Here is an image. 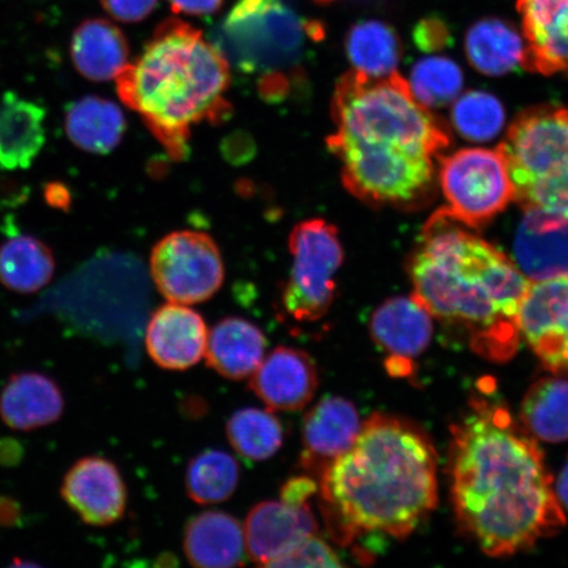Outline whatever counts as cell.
<instances>
[{
	"mask_svg": "<svg viewBox=\"0 0 568 568\" xmlns=\"http://www.w3.org/2000/svg\"><path fill=\"white\" fill-rule=\"evenodd\" d=\"M452 435L454 509L487 556H514L566 527L542 450L506 407L475 399Z\"/></svg>",
	"mask_w": 568,
	"mask_h": 568,
	"instance_id": "6da1fadb",
	"label": "cell"
},
{
	"mask_svg": "<svg viewBox=\"0 0 568 568\" xmlns=\"http://www.w3.org/2000/svg\"><path fill=\"white\" fill-rule=\"evenodd\" d=\"M335 132L326 139L341 162L344 186L368 204L417 201L435 181V159L449 134L395 71L339 78L332 99Z\"/></svg>",
	"mask_w": 568,
	"mask_h": 568,
	"instance_id": "7a4b0ae2",
	"label": "cell"
},
{
	"mask_svg": "<svg viewBox=\"0 0 568 568\" xmlns=\"http://www.w3.org/2000/svg\"><path fill=\"white\" fill-rule=\"evenodd\" d=\"M326 521L339 542L364 532L406 538L437 506V456L423 432L375 414L318 480Z\"/></svg>",
	"mask_w": 568,
	"mask_h": 568,
	"instance_id": "3957f363",
	"label": "cell"
},
{
	"mask_svg": "<svg viewBox=\"0 0 568 568\" xmlns=\"http://www.w3.org/2000/svg\"><path fill=\"white\" fill-rule=\"evenodd\" d=\"M468 230L446 209L429 219L412 255V296L433 317L464 326L481 357L504 362L520 343L518 310L530 281Z\"/></svg>",
	"mask_w": 568,
	"mask_h": 568,
	"instance_id": "277c9868",
	"label": "cell"
},
{
	"mask_svg": "<svg viewBox=\"0 0 568 568\" xmlns=\"http://www.w3.org/2000/svg\"><path fill=\"white\" fill-rule=\"evenodd\" d=\"M230 63L203 33L181 20H166L144 51L116 77V91L170 158L189 155L191 131L197 124L229 119L225 94Z\"/></svg>",
	"mask_w": 568,
	"mask_h": 568,
	"instance_id": "5b68a950",
	"label": "cell"
},
{
	"mask_svg": "<svg viewBox=\"0 0 568 568\" xmlns=\"http://www.w3.org/2000/svg\"><path fill=\"white\" fill-rule=\"evenodd\" d=\"M323 30L290 0H239L219 26L213 45L240 73L257 77L265 101L280 102L302 75L305 48Z\"/></svg>",
	"mask_w": 568,
	"mask_h": 568,
	"instance_id": "8992f818",
	"label": "cell"
},
{
	"mask_svg": "<svg viewBox=\"0 0 568 568\" xmlns=\"http://www.w3.org/2000/svg\"><path fill=\"white\" fill-rule=\"evenodd\" d=\"M524 209L568 216V110L525 111L499 146Z\"/></svg>",
	"mask_w": 568,
	"mask_h": 568,
	"instance_id": "52a82bcc",
	"label": "cell"
},
{
	"mask_svg": "<svg viewBox=\"0 0 568 568\" xmlns=\"http://www.w3.org/2000/svg\"><path fill=\"white\" fill-rule=\"evenodd\" d=\"M293 267L282 291L284 312L296 322L314 323L331 308L336 275L344 261L335 225L312 219L295 226L290 236Z\"/></svg>",
	"mask_w": 568,
	"mask_h": 568,
	"instance_id": "ba28073f",
	"label": "cell"
},
{
	"mask_svg": "<svg viewBox=\"0 0 568 568\" xmlns=\"http://www.w3.org/2000/svg\"><path fill=\"white\" fill-rule=\"evenodd\" d=\"M446 211L470 229L491 222L516 201L508 163L500 149L470 148L439 162Z\"/></svg>",
	"mask_w": 568,
	"mask_h": 568,
	"instance_id": "9c48e42d",
	"label": "cell"
},
{
	"mask_svg": "<svg viewBox=\"0 0 568 568\" xmlns=\"http://www.w3.org/2000/svg\"><path fill=\"white\" fill-rule=\"evenodd\" d=\"M151 274L168 302L190 305L217 293L225 268L222 253L209 234L182 231L168 234L153 247Z\"/></svg>",
	"mask_w": 568,
	"mask_h": 568,
	"instance_id": "30bf717a",
	"label": "cell"
},
{
	"mask_svg": "<svg viewBox=\"0 0 568 568\" xmlns=\"http://www.w3.org/2000/svg\"><path fill=\"white\" fill-rule=\"evenodd\" d=\"M60 494L91 527H109L125 515L128 493L118 466L103 457H84L69 468Z\"/></svg>",
	"mask_w": 568,
	"mask_h": 568,
	"instance_id": "8fae6325",
	"label": "cell"
},
{
	"mask_svg": "<svg viewBox=\"0 0 568 568\" xmlns=\"http://www.w3.org/2000/svg\"><path fill=\"white\" fill-rule=\"evenodd\" d=\"M362 428L357 408L339 396H326L304 416L301 467L315 479L351 449Z\"/></svg>",
	"mask_w": 568,
	"mask_h": 568,
	"instance_id": "7c38bea8",
	"label": "cell"
},
{
	"mask_svg": "<svg viewBox=\"0 0 568 568\" xmlns=\"http://www.w3.org/2000/svg\"><path fill=\"white\" fill-rule=\"evenodd\" d=\"M432 315L414 296L390 297L375 310L371 333L375 344L389 355L388 372L396 376L410 374V359L426 349L432 341Z\"/></svg>",
	"mask_w": 568,
	"mask_h": 568,
	"instance_id": "4fadbf2b",
	"label": "cell"
},
{
	"mask_svg": "<svg viewBox=\"0 0 568 568\" xmlns=\"http://www.w3.org/2000/svg\"><path fill=\"white\" fill-rule=\"evenodd\" d=\"M518 329L542 365L556 373L568 329V276L530 282L518 310Z\"/></svg>",
	"mask_w": 568,
	"mask_h": 568,
	"instance_id": "5bb4252c",
	"label": "cell"
},
{
	"mask_svg": "<svg viewBox=\"0 0 568 568\" xmlns=\"http://www.w3.org/2000/svg\"><path fill=\"white\" fill-rule=\"evenodd\" d=\"M524 210L514 244L516 266L530 282L568 276V216Z\"/></svg>",
	"mask_w": 568,
	"mask_h": 568,
	"instance_id": "9a60e30c",
	"label": "cell"
},
{
	"mask_svg": "<svg viewBox=\"0 0 568 568\" xmlns=\"http://www.w3.org/2000/svg\"><path fill=\"white\" fill-rule=\"evenodd\" d=\"M209 331L199 312L168 303L154 312L146 329V351L155 365L182 372L204 357Z\"/></svg>",
	"mask_w": 568,
	"mask_h": 568,
	"instance_id": "2e32d148",
	"label": "cell"
},
{
	"mask_svg": "<svg viewBox=\"0 0 568 568\" xmlns=\"http://www.w3.org/2000/svg\"><path fill=\"white\" fill-rule=\"evenodd\" d=\"M248 387L272 410L297 412L308 406L318 387V374L308 353L280 346L262 359Z\"/></svg>",
	"mask_w": 568,
	"mask_h": 568,
	"instance_id": "e0dca14e",
	"label": "cell"
},
{
	"mask_svg": "<svg viewBox=\"0 0 568 568\" xmlns=\"http://www.w3.org/2000/svg\"><path fill=\"white\" fill-rule=\"evenodd\" d=\"M525 42L523 67L544 75L568 73V0H517Z\"/></svg>",
	"mask_w": 568,
	"mask_h": 568,
	"instance_id": "ac0fdd59",
	"label": "cell"
},
{
	"mask_svg": "<svg viewBox=\"0 0 568 568\" xmlns=\"http://www.w3.org/2000/svg\"><path fill=\"white\" fill-rule=\"evenodd\" d=\"M317 528L310 506L262 501L251 509L244 524L247 558L268 567L304 538L316 535Z\"/></svg>",
	"mask_w": 568,
	"mask_h": 568,
	"instance_id": "d6986e66",
	"label": "cell"
},
{
	"mask_svg": "<svg viewBox=\"0 0 568 568\" xmlns=\"http://www.w3.org/2000/svg\"><path fill=\"white\" fill-rule=\"evenodd\" d=\"M63 410L65 397L59 383L42 373L13 374L0 394V418L12 430L47 428L60 422Z\"/></svg>",
	"mask_w": 568,
	"mask_h": 568,
	"instance_id": "ffe728a7",
	"label": "cell"
},
{
	"mask_svg": "<svg viewBox=\"0 0 568 568\" xmlns=\"http://www.w3.org/2000/svg\"><path fill=\"white\" fill-rule=\"evenodd\" d=\"M44 106L17 92L0 97V169L17 172L32 166L45 145Z\"/></svg>",
	"mask_w": 568,
	"mask_h": 568,
	"instance_id": "44dd1931",
	"label": "cell"
},
{
	"mask_svg": "<svg viewBox=\"0 0 568 568\" xmlns=\"http://www.w3.org/2000/svg\"><path fill=\"white\" fill-rule=\"evenodd\" d=\"M183 550L196 567L226 568L245 564L244 527L236 517L209 510L191 518L184 529Z\"/></svg>",
	"mask_w": 568,
	"mask_h": 568,
	"instance_id": "7402d4cb",
	"label": "cell"
},
{
	"mask_svg": "<svg viewBox=\"0 0 568 568\" xmlns=\"http://www.w3.org/2000/svg\"><path fill=\"white\" fill-rule=\"evenodd\" d=\"M267 341L257 325L226 317L209 333L204 357L217 374L230 381L251 378L265 358Z\"/></svg>",
	"mask_w": 568,
	"mask_h": 568,
	"instance_id": "603a6c76",
	"label": "cell"
},
{
	"mask_svg": "<svg viewBox=\"0 0 568 568\" xmlns=\"http://www.w3.org/2000/svg\"><path fill=\"white\" fill-rule=\"evenodd\" d=\"M70 54L78 73L94 82L116 80L130 63L125 36L104 19H90L77 27Z\"/></svg>",
	"mask_w": 568,
	"mask_h": 568,
	"instance_id": "cb8c5ba5",
	"label": "cell"
},
{
	"mask_svg": "<svg viewBox=\"0 0 568 568\" xmlns=\"http://www.w3.org/2000/svg\"><path fill=\"white\" fill-rule=\"evenodd\" d=\"M126 122L116 103L101 97H84L65 112V132L77 148L92 154H109L124 138Z\"/></svg>",
	"mask_w": 568,
	"mask_h": 568,
	"instance_id": "d4e9b609",
	"label": "cell"
},
{
	"mask_svg": "<svg viewBox=\"0 0 568 568\" xmlns=\"http://www.w3.org/2000/svg\"><path fill=\"white\" fill-rule=\"evenodd\" d=\"M54 272L51 248L30 234H12L0 245V284L12 293H39L51 283Z\"/></svg>",
	"mask_w": 568,
	"mask_h": 568,
	"instance_id": "484cf974",
	"label": "cell"
},
{
	"mask_svg": "<svg viewBox=\"0 0 568 568\" xmlns=\"http://www.w3.org/2000/svg\"><path fill=\"white\" fill-rule=\"evenodd\" d=\"M465 49L468 61L479 73L504 75L523 65L525 42L508 21L487 18L467 31Z\"/></svg>",
	"mask_w": 568,
	"mask_h": 568,
	"instance_id": "4316f807",
	"label": "cell"
},
{
	"mask_svg": "<svg viewBox=\"0 0 568 568\" xmlns=\"http://www.w3.org/2000/svg\"><path fill=\"white\" fill-rule=\"evenodd\" d=\"M521 422L539 442L558 444L568 439V381L544 378L524 397Z\"/></svg>",
	"mask_w": 568,
	"mask_h": 568,
	"instance_id": "83f0119b",
	"label": "cell"
},
{
	"mask_svg": "<svg viewBox=\"0 0 568 568\" xmlns=\"http://www.w3.org/2000/svg\"><path fill=\"white\" fill-rule=\"evenodd\" d=\"M346 53L353 69L371 77H385L395 73L399 65L402 45L388 24L366 20L347 33Z\"/></svg>",
	"mask_w": 568,
	"mask_h": 568,
	"instance_id": "f1b7e54d",
	"label": "cell"
},
{
	"mask_svg": "<svg viewBox=\"0 0 568 568\" xmlns=\"http://www.w3.org/2000/svg\"><path fill=\"white\" fill-rule=\"evenodd\" d=\"M226 436L234 450L248 460H266L281 450L284 426L273 410L244 408L231 416Z\"/></svg>",
	"mask_w": 568,
	"mask_h": 568,
	"instance_id": "f546056e",
	"label": "cell"
},
{
	"mask_svg": "<svg viewBox=\"0 0 568 568\" xmlns=\"http://www.w3.org/2000/svg\"><path fill=\"white\" fill-rule=\"evenodd\" d=\"M240 481V466L231 454L207 450L190 462L186 488L190 499L209 506L229 500Z\"/></svg>",
	"mask_w": 568,
	"mask_h": 568,
	"instance_id": "4dcf8cb0",
	"label": "cell"
},
{
	"mask_svg": "<svg viewBox=\"0 0 568 568\" xmlns=\"http://www.w3.org/2000/svg\"><path fill=\"white\" fill-rule=\"evenodd\" d=\"M409 87L426 109H438L456 101L464 88V74L446 57H426L412 69Z\"/></svg>",
	"mask_w": 568,
	"mask_h": 568,
	"instance_id": "1f68e13d",
	"label": "cell"
},
{
	"mask_svg": "<svg viewBox=\"0 0 568 568\" xmlns=\"http://www.w3.org/2000/svg\"><path fill=\"white\" fill-rule=\"evenodd\" d=\"M452 118L462 136L473 141H488L503 130L506 112L501 103L488 92L470 91L454 103Z\"/></svg>",
	"mask_w": 568,
	"mask_h": 568,
	"instance_id": "d6a6232c",
	"label": "cell"
},
{
	"mask_svg": "<svg viewBox=\"0 0 568 568\" xmlns=\"http://www.w3.org/2000/svg\"><path fill=\"white\" fill-rule=\"evenodd\" d=\"M338 554L323 538L312 535L275 559L268 567H341Z\"/></svg>",
	"mask_w": 568,
	"mask_h": 568,
	"instance_id": "836d02e7",
	"label": "cell"
},
{
	"mask_svg": "<svg viewBox=\"0 0 568 568\" xmlns=\"http://www.w3.org/2000/svg\"><path fill=\"white\" fill-rule=\"evenodd\" d=\"M113 19L124 23H139L154 11L159 0H101Z\"/></svg>",
	"mask_w": 568,
	"mask_h": 568,
	"instance_id": "e575fe53",
	"label": "cell"
},
{
	"mask_svg": "<svg viewBox=\"0 0 568 568\" xmlns=\"http://www.w3.org/2000/svg\"><path fill=\"white\" fill-rule=\"evenodd\" d=\"M414 36L417 47L424 52L442 51L450 41V33L446 26L436 18L420 21Z\"/></svg>",
	"mask_w": 568,
	"mask_h": 568,
	"instance_id": "d590c367",
	"label": "cell"
},
{
	"mask_svg": "<svg viewBox=\"0 0 568 568\" xmlns=\"http://www.w3.org/2000/svg\"><path fill=\"white\" fill-rule=\"evenodd\" d=\"M318 493V481L311 475L288 479L281 488V500L290 506H310L311 497Z\"/></svg>",
	"mask_w": 568,
	"mask_h": 568,
	"instance_id": "8d00e7d4",
	"label": "cell"
},
{
	"mask_svg": "<svg viewBox=\"0 0 568 568\" xmlns=\"http://www.w3.org/2000/svg\"><path fill=\"white\" fill-rule=\"evenodd\" d=\"M169 2L175 12L201 17L215 13L222 7L224 0H169Z\"/></svg>",
	"mask_w": 568,
	"mask_h": 568,
	"instance_id": "74e56055",
	"label": "cell"
},
{
	"mask_svg": "<svg viewBox=\"0 0 568 568\" xmlns=\"http://www.w3.org/2000/svg\"><path fill=\"white\" fill-rule=\"evenodd\" d=\"M21 521V506L11 496L0 495V527H18Z\"/></svg>",
	"mask_w": 568,
	"mask_h": 568,
	"instance_id": "f35d334b",
	"label": "cell"
},
{
	"mask_svg": "<svg viewBox=\"0 0 568 568\" xmlns=\"http://www.w3.org/2000/svg\"><path fill=\"white\" fill-rule=\"evenodd\" d=\"M21 446L12 439L0 442V465L12 466L21 458Z\"/></svg>",
	"mask_w": 568,
	"mask_h": 568,
	"instance_id": "ab89813d",
	"label": "cell"
},
{
	"mask_svg": "<svg viewBox=\"0 0 568 568\" xmlns=\"http://www.w3.org/2000/svg\"><path fill=\"white\" fill-rule=\"evenodd\" d=\"M554 489H556V495L560 507H562L564 510H567L568 513V459L565 467L562 468V471L559 474L557 485L554 487Z\"/></svg>",
	"mask_w": 568,
	"mask_h": 568,
	"instance_id": "60d3db41",
	"label": "cell"
},
{
	"mask_svg": "<svg viewBox=\"0 0 568 568\" xmlns=\"http://www.w3.org/2000/svg\"><path fill=\"white\" fill-rule=\"evenodd\" d=\"M558 373L568 374V329L566 331L565 336L562 338V344H560L556 374Z\"/></svg>",
	"mask_w": 568,
	"mask_h": 568,
	"instance_id": "b9f144b4",
	"label": "cell"
},
{
	"mask_svg": "<svg viewBox=\"0 0 568 568\" xmlns=\"http://www.w3.org/2000/svg\"><path fill=\"white\" fill-rule=\"evenodd\" d=\"M317 2H332V0H317Z\"/></svg>",
	"mask_w": 568,
	"mask_h": 568,
	"instance_id": "7bdbcfd3",
	"label": "cell"
}]
</instances>
